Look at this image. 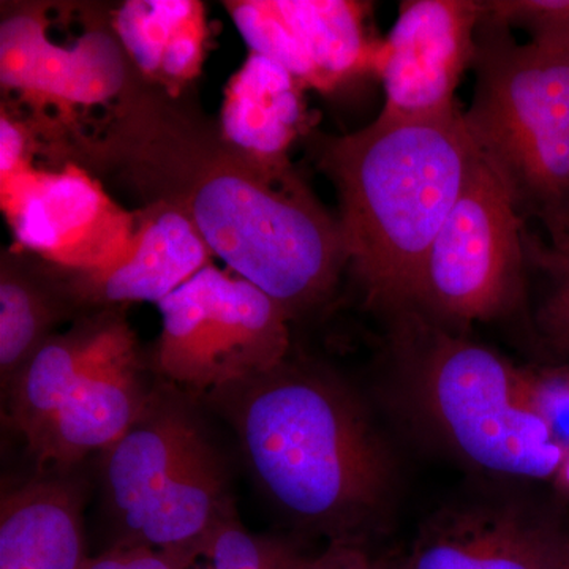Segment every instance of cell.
<instances>
[{
    "instance_id": "6da1fadb",
    "label": "cell",
    "mask_w": 569,
    "mask_h": 569,
    "mask_svg": "<svg viewBox=\"0 0 569 569\" xmlns=\"http://www.w3.org/2000/svg\"><path fill=\"white\" fill-rule=\"evenodd\" d=\"M70 163L121 183L142 204L192 222L213 257L293 318L323 305L348 268L346 239L291 163L254 159L182 96L138 82L92 132L69 144Z\"/></svg>"
},
{
    "instance_id": "7a4b0ae2",
    "label": "cell",
    "mask_w": 569,
    "mask_h": 569,
    "mask_svg": "<svg viewBox=\"0 0 569 569\" xmlns=\"http://www.w3.org/2000/svg\"><path fill=\"white\" fill-rule=\"evenodd\" d=\"M208 400L233 427L264 496L299 527L329 542H370L387 527L395 460L335 373L287 358Z\"/></svg>"
},
{
    "instance_id": "3957f363",
    "label": "cell",
    "mask_w": 569,
    "mask_h": 569,
    "mask_svg": "<svg viewBox=\"0 0 569 569\" xmlns=\"http://www.w3.org/2000/svg\"><path fill=\"white\" fill-rule=\"evenodd\" d=\"M306 142L339 197L348 266L367 305L392 317L417 310L427 254L479 156L463 111L378 114L359 132H310Z\"/></svg>"
},
{
    "instance_id": "277c9868",
    "label": "cell",
    "mask_w": 569,
    "mask_h": 569,
    "mask_svg": "<svg viewBox=\"0 0 569 569\" xmlns=\"http://www.w3.org/2000/svg\"><path fill=\"white\" fill-rule=\"evenodd\" d=\"M396 321V392L408 417L462 466L556 481L569 451L531 407L522 369L419 310Z\"/></svg>"
},
{
    "instance_id": "5b68a950",
    "label": "cell",
    "mask_w": 569,
    "mask_h": 569,
    "mask_svg": "<svg viewBox=\"0 0 569 569\" xmlns=\"http://www.w3.org/2000/svg\"><path fill=\"white\" fill-rule=\"evenodd\" d=\"M473 71L471 140L523 222L537 220L550 246L569 250V52L519 43L485 11Z\"/></svg>"
},
{
    "instance_id": "8992f818",
    "label": "cell",
    "mask_w": 569,
    "mask_h": 569,
    "mask_svg": "<svg viewBox=\"0 0 569 569\" xmlns=\"http://www.w3.org/2000/svg\"><path fill=\"white\" fill-rule=\"evenodd\" d=\"M156 365L171 383L209 396L290 355V313L249 280L206 264L159 302Z\"/></svg>"
},
{
    "instance_id": "52a82bcc",
    "label": "cell",
    "mask_w": 569,
    "mask_h": 569,
    "mask_svg": "<svg viewBox=\"0 0 569 569\" xmlns=\"http://www.w3.org/2000/svg\"><path fill=\"white\" fill-rule=\"evenodd\" d=\"M523 231L507 186L479 153L427 254L417 310L449 329L515 312L526 296Z\"/></svg>"
},
{
    "instance_id": "ba28073f",
    "label": "cell",
    "mask_w": 569,
    "mask_h": 569,
    "mask_svg": "<svg viewBox=\"0 0 569 569\" xmlns=\"http://www.w3.org/2000/svg\"><path fill=\"white\" fill-rule=\"evenodd\" d=\"M48 7H18L3 17L0 73L3 92H17L31 116L58 111L54 138L69 140L80 130L78 111L121 103L138 82L126 51L110 24L91 21L73 44H56L48 36Z\"/></svg>"
},
{
    "instance_id": "9c48e42d",
    "label": "cell",
    "mask_w": 569,
    "mask_h": 569,
    "mask_svg": "<svg viewBox=\"0 0 569 569\" xmlns=\"http://www.w3.org/2000/svg\"><path fill=\"white\" fill-rule=\"evenodd\" d=\"M2 208L18 246L66 269L114 263L132 246L138 212L119 208L74 163L2 179Z\"/></svg>"
},
{
    "instance_id": "30bf717a",
    "label": "cell",
    "mask_w": 569,
    "mask_h": 569,
    "mask_svg": "<svg viewBox=\"0 0 569 569\" xmlns=\"http://www.w3.org/2000/svg\"><path fill=\"white\" fill-rule=\"evenodd\" d=\"M250 52L282 66L305 89L332 92L378 74L383 43L369 32V3L351 0L223 2Z\"/></svg>"
},
{
    "instance_id": "8fae6325",
    "label": "cell",
    "mask_w": 569,
    "mask_h": 569,
    "mask_svg": "<svg viewBox=\"0 0 569 569\" xmlns=\"http://www.w3.org/2000/svg\"><path fill=\"white\" fill-rule=\"evenodd\" d=\"M407 569H568L569 526L515 497L456 501L426 520Z\"/></svg>"
},
{
    "instance_id": "7c38bea8",
    "label": "cell",
    "mask_w": 569,
    "mask_h": 569,
    "mask_svg": "<svg viewBox=\"0 0 569 569\" xmlns=\"http://www.w3.org/2000/svg\"><path fill=\"white\" fill-rule=\"evenodd\" d=\"M482 0H406L381 48V116L425 118L459 110L456 91L478 52Z\"/></svg>"
},
{
    "instance_id": "4fadbf2b",
    "label": "cell",
    "mask_w": 569,
    "mask_h": 569,
    "mask_svg": "<svg viewBox=\"0 0 569 569\" xmlns=\"http://www.w3.org/2000/svg\"><path fill=\"white\" fill-rule=\"evenodd\" d=\"M213 257L192 222L163 204L142 206L132 246L114 263L93 269L58 266L80 309L157 302L178 290Z\"/></svg>"
},
{
    "instance_id": "5bb4252c",
    "label": "cell",
    "mask_w": 569,
    "mask_h": 569,
    "mask_svg": "<svg viewBox=\"0 0 569 569\" xmlns=\"http://www.w3.org/2000/svg\"><path fill=\"white\" fill-rule=\"evenodd\" d=\"M151 392L137 337L127 323L29 451L39 467L69 471L114 445L140 417Z\"/></svg>"
},
{
    "instance_id": "9a60e30c",
    "label": "cell",
    "mask_w": 569,
    "mask_h": 569,
    "mask_svg": "<svg viewBox=\"0 0 569 569\" xmlns=\"http://www.w3.org/2000/svg\"><path fill=\"white\" fill-rule=\"evenodd\" d=\"M203 437L197 415L178 392H151L137 421L103 452L104 490L121 529L118 542L134 537L153 500Z\"/></svg>"
},
{
    "instance_id": "2e32d148",
    "label": "cell",
    "mask_w": 569,
    "mask_h": 569,
    "mask_svg": "<svg viewBox=\"0 0 569 569\" xmlns=\"http://www.w3.org/2000/svg\"><path fill=\"white\" fill-rule=\"evenodd\" d=\"M81 485L40 477L2 492L0 569H84Z\"/></svg>"
},
{
    "instance_id": "e0dca14e",
    "label": "cell",
    "mask_w": 569,
    "mask_h": 569,
    "mask_svg": "<svg viewBox=\"0 0 569 569\" xmlns=\"http://www.w3.org/2000/svg\"><path fill=\"white\" fill-rule=\"evenodd\" d=\"M126 325L116 309L82 318L66 335L51 336L3 389L7 419L28 448L39 440Z\"/></svg>"
},
{
    "instance_id": "ac0fdd59",
    "label": "cell",
    "mask_w": 569,
    "mask_h": 569,
    "mask_svg": "<svg viewBox=\"0 0 569 569\" xmlns=\"http://www.w3.org/2000/svg\"><path fill=\"white\" fill-rule=\"evenodd\" d=\"M305 91L290 71L250 52L224 88L219 121L224 140L263 162L290 163L291 146L310 133Z\"/></svg>"
},
{
    "instance_id": "d6986e66",
    "label": "cell",
    "mask_w": 569,
    "mask_h": 569,
    "mask_svg": "<svg viewBox=\"0 0 569 569\" xmlns=\"http://www.w3.org/2000/svg\"><path fill=\"white\" fill-rule=\"evenodd\" d=\"M111 24L146 84L179 97L200 73L209 39L203 3L132 0L112 11Z\"/></svg>"
},
{
    "instance_id": "ffe728a7",
    "label": "cell",
    "mask_w": 569,
    "mask_h": 569,
    "mask_svg": "<svg viewBox=\"0 0 569 569\" xmlns=\"http://www.w3.org/2000/svg\"><path fill=\"white\" fill-rule=\"evenodd\" d=\"M233 515L222 459L203 437L153 500L134 537L122 545L142 546L183 560Z\"/></svg>"
},
{
    "instance_id": "44dd1931",
    "label": "cell",
    "mask_w": 569,
    "mask_h": 569,
    "mask_svg": "<svg viewBox=\"0 0 569 569\" xmlns=\"http://www.w3.org/2000/svg\"><path fill=\"white\" fill-rule=\"evenodd\" d=\"M80 309L58 266L39 254L3 249L0 257V378L7 389L52 329Z\"/></svg>"
},
{
    "instance_id": "7402d4cb",
    "label": "cell",
    "mask_w": 569,
    "mask_h": 569,
    "mask_svg": "<svg viewBox=\"0 0 569 569\" xmlns=\"http://www.w3.org/2000/svg\"><path fill=\"white\" fill-rule=\"evenodd\" d=\"M309 557L283 539L246 530L233 515L179 561L186 569H302Z\"/></svg>"
},
{
    "instance_id": "603a6c76",
    "label": "cell",
    "mask_w": 569,
    "mask_h": 569,
    "mask_svg": "<svg viewBox=\"0 0 569 569\" xmlns=\"http://www.w3.org/2000/svg\"><path fill=\"white\" fill-rule=\"evenodd\" d=\"M527 263L548 279V291L538 309L539 335L546 346L569 366V250H559L539 236L523 231Z\"/></svg>"
},
{
    "instance_id": "cb8c5ba5",
    "label": "cell",
    "mask_w": 569,
    "mask_h": 569,
    "mask_svg": "<svg viewBox=\"0 0 569 569\" xmlns=\"http://www.w3.org/2000/svg\"><path fill=\"white\" fill-rule=\"evenodd\" d=\"M490 20L530 33L535 43L569 52V0H482Z\"/></svg>"
},
{
    "instance_id": "d4e9b609",
    "label": "cell",
    "mask_w": 569,
    "mask_h": 569,
    "mask_svg": "<svg viewBox=\"0 0 569 569\" xmlns=\"http://www.w3.org/2000/svg\"><path fill=\"white\" fill-rule=\"evenodd\" d=\"M522 378L531 407L569 451V366L527 367Z\"/></svg>"
},
{
    "instance_id": "484cf974",
    "label": "cell",
    "mask_w": 569,
    "mask_h": 569,
    "mask_svg": "<svg viewBox=\"0 0 569 569\" xmlns=\"http://www.w3.org/2000/svg\"><path fill=\"white\" fill-rule=\"evenodd\" d=\"M302 569H407L406 556L378 552L370 542H329Z\"/></svg>"
},
{
    "instance_id": "4316f807",
    "label": "cell",
    "mask_w": 569,
    "mask_h": 569,
    "mask_svg": "<svg viewBox=\"0 0 569 569\" xmlns=\"http://www.w3.org/2000/svg\"><path fill=\"white\" fill-rule=\"evenodd\" d=\"M84 569H186L174 557L142 546L116 542L100 556L91 557Z\"/></svg>"
},
{
    "instance_id": "83f0119b",
    "label": "cell",
    "mask_w": 569,
    "mask_h": 569,
    "mask_svg": "<svg viewBox=\"0 0 569 569\" xmlns=\"http://www.w3.org/2000/svg\"><path fill=\"white\" fill-rule=\"evenodd\" d=\"M569 569V568H568Z\"/></svg>"
}]
</instances>
